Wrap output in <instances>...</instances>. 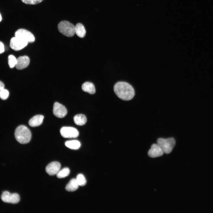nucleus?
Returning a JSON list of instances; mask_svg holds the SVG:
<instances>
[{
  "instance_id": "nucleus-16",
  "label": "nucleus",
  "mask_w": 213,
  "mask_h": 213,
  "mask_svg": "<svg viewBox=\"0 0 213 213\" xmlns=\"http://www.w3.org/2000/svg\"><path fill=\"white\" fill-rule=\"evenodd\" d=\"M73 119L75 123L78 125H84L87 121L85 116L82 114L75 115Z\"/></svg>"
},
{
  "instance_id": "nucleus-19",
  "label": "nucleus",
  "mask_w": 213,
  "mask_h": 213,
  "mask_svg": "<svg viewBox=\"0 0 213 213\" xmlns=\"http://www.w3.org/2000/svg\"><path fill=\"white\" fill-rule=\"evenodd\" d=\"M76 181L79 185L83 186L85 185L86 183V179L84 176L81 174H78L76 178Z\"/></svg>"
},
{
  "instance_id": "nucleus-20",
  "label": "nucleus",
  "mask_w": 213,
  "mask_h": 213,
  "mask_svg": "<svg viewBox=\"0 0 213 213\" xmlns=\"http://www.w3.org/2000/svg\"><path fill=\"white\" fill-rule=\"evenodd\" d=\"M8 63L9 67L12 68L15 66L17 59L12 55H10L8 57Z\"/></svg>"
},
{
  "instance_id": "nucleus-26",
  "label": "nucleus",
  "mask_w": 213,
  "mask_h": 213,
  "mask_svg": "<svg viewBox=\"0 0 213 213\" xmlns=\"http://www.w3.org/2000/svg\"><path fill=\"white\" fill-rule=\"evenodd\" d=\"M1 20H2V17H1V14H0V22L1 21Z\"/></svg>"
},
{
  "instance_id": "nucleus-11",
  "label": "nucleus",
  "mask_w": 213,
  "mask_h": 213,
  "mask_svg": "<svg viewBox=\"0 0 213 213\" xmlns=\"http://www.w3.org/2000/svg\"><path fill=\"white\" fill-rule=\"evenodd\" d=\"M30 59L26 56H20L17 59L15 66L16 68L19 70L23 69L29 64Z\"/></svg>"
},
{
  "instance_id": "nucleus-4",
  "label": "nucleus",
  "mask_w": 213,
  "mask_h": 213,
  "mask_svg": "<svg viewBox=\"0 0 213 213\" xmlns=\"http://www.w3.org/2000/svg\"><path fill=\"white\" fill-rule=\"evenodd\" d=\"M157 144L161 148L164 153L166 154L170 153L175 144V141L173 138H159L157 140Z\"/></svg>"
},
{
  "instance_id": "nucleus-5",
  "label": "nucleus",
  "mask_w": 213,
  "mask_h": 213,
  "mask_svg": "<svg viewBox=\"0 0 213 213\" xmlns=\"http://www.w3.org/2000/svg\"><path fill=\"white\" fill-rule=\"evenodd\" d=\"M15 36L20 38L28 43H32L34 41L35 38L32 33L24 29H20L15 33Z\"/></svg>"
},
{
  "instance_id": "nucleus-9",
  "label": "nucleus",
  "mask_w": 213,
  "mask_h": 213,
  "mask_svg": "<svg viewBox=\"0 0 213 213\" xmlns=\"http://www.w3.org/2000/svg\"><path fill=\"white\" fill-rule=\"evenodd\" d=\"M61 166L60 163L57 162H52L46 167V172L49 175H54L59 171Z\"/></svg>"
},
{
  "instance_id": "nucleus-22",
  "label": "nucleus",
  "mask_w": 213,
  "mask_h": 213,
  "mask_svg": "<svg viewBox=\"0 0 213 213\" xmlns=\"http://www.w3.org/2000/svg\"><path fill=\"white\" fill-rule=\"evenodd\" d=\"M10 194L11 193L8 191L3 192L1 196L2 200L4 202L9 203V197Z\"/></svg>"
},
{
  "instance_id": "nucleus-7",
  "label": "nucleus",
  "mask_w": 213,
  "mask_h": 213,
  "mask_svg": "<svg viewBox=\"0 0 213 213\" xmlns=\"http://www.w3.org/2000/svg\"><path fill=\"white\" fill-rule=\"evenodd\" d=\"M28 43L27 42L15 36L11 38L10 46L13 50L17 51L23 49L27 46Z\"/></svg>"
},
{
  "instance_id": "nucleus-23",
  "label": "nucleus",
  "mask_w": 213,
  "mask_h": 213,
  "mask_svg": "<svg viewBox=\"0 0 213 213\" xmlns=\"http://www.w3.org/2000/svg\"><path fill=\"white\" fill-rule=\"evenodd\" d=\"M24 3L28 4L34 5L39 4L43 0H21Z\"/></svg>"
},
{
  "instance_id": "nucleus-17",
  "label": "nucleus",
  "mask_w": 213,
  "mask_h": 213,
  "mask_svg": "<svg viewBox=\"0 0 213 213\" xmlns=\"http://www.w3.org/2000/svg\"><path fill=\"white\" fill-rule=\"evenodd\" d=\"M65 145L67 147L72 149H78L80 146V142L76 140L67 141L65 142Z\"/></svg>"
},
{
  "instance_id": "nucleus-15",
  "label": "nucleus",
  "mask_w": 213,
  "mask_h": 213,
  "mask_svg": "<svg viewBox=\"0 0 213 213\" xmlns=\"http://www.w3.org/2000/svg\"><path fill=\"white\" fill-rule=\"evenodd\" d=\"M79 185L75 178L71 179L65 187L66 190L68 191H73L78 189Z\"/></svg>"
},
{
  "instance_id": "nucleus-21",
  "label": "nucleus",
  "mask_w": 213,
  "mask_h": 213,
  "mask_svg": "<svg viewBox=\"0 0 213 213\" xmlns=\"http://www.w3.org/2000/svg\"><path fill=\"white\" fill-rule=\"evenodd\" d=\"M9 95V91L4 88L0 90V98L2 100H6Z\"/></svg>"
},
{
  "instance_id": "nucleus-14",
  "label": "nucleus",
  "mask_w": 213,
  "mask_h": 213,
  "mask_svg": "<svg viewBox=\"0 0 213 213\" xmlns=\"http://www.w3.org/2000/svg\"><path fill=\"white\" fill-rule=\"evenodd\" d=\"M75 33L79 37L83 38L86 34V30L84 26L80 23H77L75 26Z\"/></svg>"
},
{
  "instance_id": "nucleus-3",
  "label": "nucleus",
  "mask_w": 213,
  "mask_h": 213,
  "mask_svg": "<svg viewBox=\"0 0 213 213\" xmlns=\"http://www.w3.org/2000/svg\"><path fill=\"white\" fill-rule=\"evenodd\" d=\"M57 27L59 31L67 37H72L75 33V26L68 21H61L58 24Z\"/></svg>"
},
{
  "instance_id": "nucleus-2",
  "label": "nucleus",
  "mask_w": 213,
  "mask_h": 213,
  "mask_svg": "<svg viewBox=\"0 0 213 213\" xmlns=\"http://www.w3.org/2000/svg\"><path fill=\"white\" fill-rule=\"evenodd\" d=\"M14 135L17 141L21 144L28 143L31 137L30 130L27 127L23 125H20L17 128Z\"/></svg>"
},
{
  "instance_id": "nucleus-24",
  "label": "nucleus",
  "mask_w": 213,
  "mask_h": 213,
  "mask_svg": "<svg viewBox=\"0 0 213 213\" xmlns=\"http://www.w3.org/2000/svg\"><path fill=\"white\" fill-rule=\"evenodd\" d=\"M5 50L4 46L3 43L0 41V54L4 52Z\"/></svg>"
},
{
  "instance_id": "nucleus-6",
  "label": "nucleus",
  "mask_w": 213,
  "mask_h": 213,
  "mask_svg": "<svg viewBox=\"0 0 213 213\" xmlns=\"http://www.w3.org/2000/svg\"><path fill=\"white\" fill-rule=\"evenodd\" d=\"M61 135L64 138H72L77 137L79 132L77 129L71 127H64L60 130Z\"/></svg>"
},
{
  "instance_id": "nucleus-1",
  "label": "nucleus",
  "mask_w": 213,
  "mask_h": 213,
  "mask_svg": "<svg viewBox=\"0 0 213 213\" xmlns=\"http://www.w3.org/2000/svg\"><path fill=\"white\" fill-rule=\"evenodd\" d=\"M114 89L116 95L124 100H130L135 95V91L133 87L125 82L117 83L114 85Z\"/></svg>"
},
{
  "instance_id": "nucleus-13",
  "label": "nucleus",
  "mask_w": 213,
  "mask_h": 213,
  "mask_svg": "<svg viewBox=\"0 0 213 213\" xmlns=\"http://www.w3.org/2000/svg\"><path fill=\"white\" fill-rule=\"evenodd\" d=\"M82 88L83 91L91 94H94L96 92L94 85L90 82H87L83 83L82 86Z\"/></svg>"
},
{
  "instance_id": "nucleus-18",
  "label": "nucleus",
  "mask_w": 213,
  "mask_h": 213,
  "mask_svg": "<svg viewBox=\"0 0 213 213\" xmlns=\"http://www.w3.org/2000/svg\"><path fill=\"white\" fill-rule=\"evenodd\" d=\"M70 173L69 168L65 167L59 171L57 174V177L59 178H65L68 176Z\"/></svg>"
},
{
  "instance_id": "nucleus-12",
  "label": "nucleus",
  "mask_w": 213,
  "mask_h": 213,
  "mask_svg": "<svg viewBox=\"0 0 213 213\" xmlns=\"http://www.w3.org/2000/svg\"><path fill=\"white\" fill-rule=\"evenodd\" d=\"M44 116L41 115H35L30 119L29 121V125L32 127L38 126L42 123Z\"/></svg>"
},
{
  "instance_id": "nucleus-8",
  "label": "nucleus",
  "mask_w": 213,
  "mask_h": 213,
  "mask_svg": "<svg viewBox=\"0 0 213 213\" xmlns=\"http://www.w3.org/2000/svg\"><path fill=\"white\" fill-rule=\"evenodd\" d=\"M53 113L54 115L58 118H63L67 113L66 108L62 104L55 102L54 105Z\"/></svg>"
},
{
  "instance_id": "nucleus-25",
  "label": "nucleus",
  "mask_w": 213,
  "mask_h": 213,
  "mask_svg": "<svg viewBox=\"0 0 213 213\" xmlns=\"http://www.w3.org/2000/svg\"><path fill=\"white\" fill-rule=\"evenodd\" d=\"M4 85L3 83L0 81V90L4 88Z\"/></svg>"
},
{
  "instance_id": "nucleus-10",
  "label": "nucleus",
  "mask_w": 213,
  "mask_h": 213,
  "mask_svg": "<svg viewBox=\"0 0 213 213\" xmlns=\"http://www.w3.org/2000/svg\"><path fill=\"white\" fill-rule=\"evenodd\" d=\"M164 152L157 144H154L148 152L149 156L151 158H155L162 156Z\"/></svg>"
}]
</instances>
